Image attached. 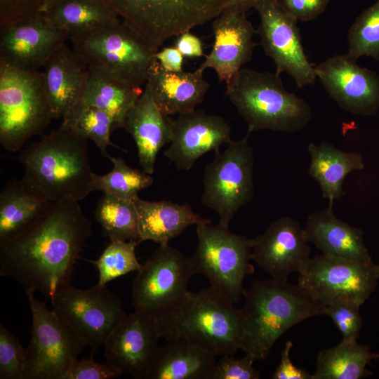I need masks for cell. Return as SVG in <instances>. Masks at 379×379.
Here are the masks:
<instances>
[{"instance_id": "12", "label": "cell", "mask_w": 379, "mask_h": 379, "mask_svg": "<svg viewBox=\"0 0 379 379\" xmlns=\"http://www.w3.org/2000/svg\"><path fill=\"white\" fill-rule=\"evenodd\" d=\"M60 315L91 349L93 357L126 314L119 298L105 286L79 289L72 284L51 299Z\"/></svg>"}, {"instance_id": "35", "label": "cell", "mask_w": 379, "mask_h": 379, "mask_svg": "<svg viewBox=\"0 0 379 379\" xmlns=\"http://www.w3.org/2000/svg\"><path fill=\"white\" fill-rule=\"evenodd\" d=\"M62 122L78 133L93 140L101 154L109 159L108 146H116L110 140L112 133L118 128L114 119L97 107L77 103L63 118Z\"/></svg>"}, {"instance_id": "33", "label": "cell", "mask_w": 379, "mask_h": 379, "mask_svg": "<svg viewBox=\"0 0 379 379\" xmlns=\"http://www.w3.org/2000/svg\"><path fill=\"white\" fill-rule=\"evenodd\" d=\"M95 218L110 241L141 242L133 201L104 193L97 204Z\"/></svg>"}, {"instance_id": "18", "label": "cell", "mask_w": 379, "mask_h": 379, "mask_svg": "<svg viewBox=\"0 0 379 379\" xmlns=\"http://www.w3.org/2000/svg\"><path fill=\"white\" fill-rule=\"evenodd\" d=\"M160 338L154 319L134 311L124 316L105 340V360L123 374L145 379Z\"/></svg>"}, {"instance_id": "1", "label": "cell", "mask_w": 379, "mask_h": 379, "mask_svg": "<svg viewBox=\"0 0 379 379\" xmlns=\"http://www.w3.org/2000/svg\"><path fill=\"white\" fill-rule=\"evenodd\" d=\"M78 201L65 198L50 202L28 227L0 242V275L47 299L71 284L74 267L92 234L91 222Z\"/></svg>"}, {"instance_id": "48", "label": "cell", "mask_w": 379, "mask_h": 379, "mask_svg": "<svg viewBox=\"0 0 379 379\" xmlns=\"http://www.w3.org/2000/svg\"><path fill=\"white\" fill-rule=\"evenodd\" d=\"M58 0H45L44 3L43 4L40 9V13H43L46 11L49 7H51Z\"/></svg>"}, {"instance_id": "42", "label": "cell", "mask_w": 379, "mask_h": 379, "mask_svg": "<svg viewBox=\"0 0 379 379\" xmlns=\"http://www.w3.org/2000/svg\"><path fill=\"white\" fill-rule=\"evenodd\" d=\"M330 0H277L279 8L295 20L310 21L326 8Z\"/></svg>"}, {"instance_id": "20", "label": "cell", "mask_w": 379, "mask_h": 379, "mask_svg": "<svg viewBox=\"0 0 379 379\" xmlns=\"http://www.w3.org/2000/svg\"><path fill=\"white\" fill-rule=\"evenodd\" d=\"M169 121L172 139L164 154L179 170L189 171L204 154L232 141L229 124L219 115L194 110Z\"/></svg>"}, {"instance_id": "40", "label": "cell", "mask_w": 379, "mask_h": 379, "mask_svg": "<svg viewBox=\"0 0 379 379\" xmlns=\"http://www.w3.org/2000/svg\"><path fill=\"white\" fill-rule=\"evenodd\" d=\"M234 354L221 356L215 362L211 379H258L260 372L253 367L255 361L251 355L246 354L241 358H234Z\"/></svg>"}, {"instance_id": "45", "label": "cell", "mask_w": 379, "mask_h": 379, "mask_svg": "<svg viewBox=\"0 0 379 379\" xmlns=\"http://www.w3.org/2000/svg\"><path fill=\"white\" fill-rule=\"evenodd\" d=\"M174 47L185 57L199 58L205 55L201 41L190 31L177 36Z\"/></svg>"}, {"instance_id": "36", "label": "cell", "mask_w": 379, "mask_h": 379, "mask_svg": "<svg viewBox=\"0 0 379 379\" xmlns=\"http://www.w3.org/2000/svg\"><path fill=\"white\" fill-rule=\"evenodd\" d=\"M347 53L354 60L371 57L379 60V0L364 10L347 33Z\"/></svg>"}, {"instance_id": "28", "label": "cell", "mask_w": 379, "mask_h": 379, "mask_svg": "<svg viewBox=\"0 0 379 379\" xmlns=\"http://www.w3.org/2000/svg\"><path fill=\"white\" fill-rule=\"evenodd\" d=\"M307 149L311 157L308 173L319 183L323 197L333 204L344 194L346 176L364 168L363 157L359 152L343 151L327 142L310 143Z\"/></svg>"}, {"instance_id": "32", "label": "cell", "mask_w": 379, "mask_h": 379, "mask_svg": "<svg viewBox=\"0 0 379 379\" xmlns=\"http://www.w3.org/2000/svg\"><path fill=\"white\" fill-rule=\"evenodd\" d=\"M50 202L29 190L20 180L10 182L0 194V242L28 227Z\"/></svg>"}, {"instance_id": "31", "label": "cell", "mask_w": 379, "mask_h": 379, "mask_svg": "<svg viewBox=\"0 0 379 379\" xmlns=\"http://www.w3.org/2000/svg\"><path fill=\"white\" fill-rule=\"evenodd\" d=\"M42 13L69 36L120 20L105 0H58Z\"/></svg>"}, {"instance_id": "10", "label": "cell", "mask_w": 379, "mask_h": 379, "mask_svg": "<svg viewBox=\"0 0 379 379\" xmlns=\"http://www.w3.org/2000/svg\"><path fill=\"white\" fill-rule=\"evenodd\" d=\"M34 292L25 290L32 319L25 379H65L86 345L60 315L34 298Z\"/></svg>"}, {"instance_id": "29", "label": "cell", "mask_w": 379, "mask_h": 379, "mask_svg": "<svg viewBox=\"0 0 379 379\" xmlns=\"http://www.w3.org/2000/svg\"><path fill=\"white\" fill-rule=\"evenodd\" d=\"M109 73L88 66L80 102L108 113L119 128H123L125 118L142 92Z\"/></svg>"}, {"instance_id": "46", "label": "cell", "mask_w": 379, "mask_h": 379, "mask_svg": "<svg viewBox=\"0 0 379 379\" xmlns=\"http://www.w3.org/2000/svg\"><path fill=\"white\" fill-rule=\"evenodd\" d=\"M154 58L166 71H182L183 55L175 47H164L154 54Z\"/></svg>"}, {"instance_id": "30", "label": "cell", "mask_w": 379, "mask_h": 379, "mask_svg": "<svg viewBox=\"0 0 379 379\" xmlns=\"http://www.w3.org/2000/svg\"><path fill=\"white\" fill-rule=\"evenodd\" d=\"M379 353L356 341L342 340L338 345L321 350L317 355L316 371L312 379H360L372 375L366 368Z\"/></svg>"}, {"instance_id": "5", "label": "cell", "mask_w": 379, "mask_h": 379, "mask_svg": "<svg viewBox=\"0 0 379 379\" xmlns=\"http://www.w3.org/2000/svg\"><path fill=\"white\" fill-rule=\"evenodd\" d=\"M226 95L248 126L260 130L293 133L312 115L307 102L284 86L279 75L241 67L226 84Z\"/></svg>"}, {"instance_id": "2", "label": "cell", "mask_w": 379, "mask_h": 379, "mask_svg": "<svg viewBox=\"0 0 379 379\" xmlns=\"http://www.w3.org/2000/svg\"><path fill=\"white\" fill-rule=\"evenodd\" d=\"M25 173L21 182L48 201H80L93 190L88 139L61 124L20 154Z\"/></svg>"}, {"instance_id": "17", "label": "cell", "mask_w": 379, "mask_h": 379, "mask_svg": "<svg viewBox=\"0 0 379 379\" xmlns=\"http://www.w3.org/2000/svg\"><path fill=\"white\" fill-rule=\"evenodd\" d=\"M69 39L42 13L0 27V62L37 70Z\"/></svg>"}, {"instance_id": "47", "label": "cell", "mask_w": 379, "mask_h": 379, "mask_svg": "<svg viewBox=\"0 0 379 379\" xmlns=\"http://www.w3.org/2000/svg\"><path fill=\"white\" fill-rule=\"evenodd\" d=\"M258 0H228L224 10H232L246 13ZM223 10V11H224Z\"/></svg>"}, {"instance_id": "25", "label": "cell", "mask_w": 379, "mask_h": 379, "mask_svg": "<svg viewBox=\"0 0 379 379\" xmlns=\"http://www.w3.org/2000/svg\"><path fill=\"white\" fill-rule=\"evenodd\" d=\"M305 232L307 241L313 243L324 254L361 261L372 260L364 243L363 231L335 216L333 204L310 214Z\"/></svg>"}, {"instance_id": "38", "label": "cell", "mask_w": 379, "mask_h": 379, "mask_svg": "<svg viewBox=\"0 0 379 379\" xmlns=\"http://www.w3.org/2000/svg\"><path fill=\"white\" fill-rule=\"evenodd\" d=\"M26 351L18 338L0 325V379H25Z\"/></svg>"}, {"instance_id": "16", "label": "cell", "mask_w": 379, "mask_h": 379, "mask_svg": "<svg viewBox=\"0 0 379 379\" xmlns=\"http://www.w3.org/2000/svg\"><path fill=\"white\" fill-rule=\"evenodd\" d=\"M317 78L345 111L373 116L379 111V74L359 66L347 53L333 55L314 66Z\"/></svg>"}, {"instance_id": "22", "label": "cell", "mask_w": 379, "mask_h": 379, "mask_svg": "<svg viewBox=\"0 0 379 379\" xmlns=\"http://www.w3.org/2000/svg\"><path fill=\"white\" fill-rule=\"evenodd\" d=\"M203 72H178L164 69L154 58L148 69L146 85L157 107L168 117L195 110L209 88Z\"/></svg>"}, {"instance_id": "21", "label": "cell", "mask_w": 379, "mask_h": 379, "mask_svg": "<svg viewBox=\"0 0 379 379\" xmlns=\"http://www.w3.org/2000/svg\"><path fill=\"white\" fill-rule=\"evenodd\" d=\"M246 13L224 10L213 20V44L211 52L198 69L204 72L211 68L220 82L229 84L242 65L249 62L257 44L253 36L257 34Z\"/></svg>"}, {"instance_id": "37", "label": "cell", "mask_w": 379, "mask_h": 379, "mask_svg": "<svg viewBox=\"0 0 379 379\" xmlns=\"http://www.w3.org/2000/svg\"><path fill=\"white\" fill-rule=\"evenodd\" d=\"M139 244L138 241H110L94 262L98 272V284L105 286L119 277L138 272L142 265L135 255V248Z\"/></svg>"}, {"instance_id": "8", "label": "cell", "mask_w": 379, "mask_h": 379, "mask_svg": "<svg viewBox=\"0 0 379 379\" xmlns=\"http://www.w3.org/2000/svg\"><path fill=\"white\" fill-rule=\"evenodd\" d=\"M196 233L197 247L190 258L194 274L204 275L210 287L237 304L243 296L245 277L255 271L250 262L253 239L218 224L211 225L210 220L197 224Z\"/></svg>"}, {"instance_id": "44", "label": "cell", "mask_w": 379, "mask_h": 379, "mask_svg": "<svg viewBox=\"0 0 379 379\" xmlns=\"http://www.w3.org/2000/svg\"><path fill=\"white\" fill-rule=\"evenodd\" d=\"M293 347L291 340L286 341L281 353L280 362L276 368L274 379H312V374L307 371L295 366L291 358L290 352Z\"/></svg>"}, {"instance_id": "49", "label": "cell", "mask_w": 379, "mask_h": 379, "mask_svg": "<svg viewBox=\"0 0 379 379\" xmlns=\"http://www.w3.org/2000/svg\"><path fill=\"white\" fill-rule=\"evenodd\" d=\"M378 266H379V264H378Z\"/></svg>"}, {"instance_id": "3", "label": "cell", "mask_w": 379, "mask_h": 379, "mask_svg": "<svg viewBox=\"0 0 379 379\" xmlns=\"http://www.w3.org/2000/svg\"><path fill=\"white\" fill-rule=\"evenodd\" d=\"M153 319L165 340H190L220 357L234 354L242 347L245 321L241 308L210 286L187 291Z\"/></svg>"}, {"instance_id": "24", "label": "cell", "mask_w": 379, "mask_h": 379, "mask_svg": "<svg viewBox=\"0 0 379 379\" xmlns=\"http://www.w3.org/2000/svg\"><path fill=\"white\" fill-rule=\"evenodd\" d=\"M43 67L45 89L53 119L63 118L80 102L88 65L65 43Z\"/></svg>"}, {"instance_id": "13", "label": "cell", "mask_w": 379, "mask_h": 379, "mask_svg": "<svg viewBox=\"0 0 379 379\" xmlns=\"http://www.w3.org/2000/svg\"><path fill=\"white\" fill-rule=\"evenodd\" d=\"M298 284L324 306L338 300L363 305L375 290L379 266L321 253L310 258L298 273Z\"/></svg>"}, {"instance_id": "43", "label": "cell", "mask_w": 379, "mask_h": 379, "mask_svg": "<svg viewBox=\"0 0 379 379\" xmlns=\"http://www.w3.org/2000/svg\"><path fill=\"white\" fill-rule=\"evenodd\" d=\"M45 0H0V27L40 13Z\"/></svg>"}, {"instance_id": "14", "label": "cell", "mask_w": 379, "mask_h": 379, "mask_svg": "<svg viewBox=\"0 0 379 379\" xmlns=\"http://www.w3.org/2000/svg\"><path fill=\"white\" fill-rule=\"evenodd\" d=\"M194 274L190 258L168 244L159 245L133 279L134 311L155 318L187 291Z\"/></svg>"}, {"instance_id": "15", "label": "cell", "mask_w": 379, "mask_h": 379, "mask_svg": "<svg viewBox=\"0 0 379 379\" xmlns=\"http://www.w3.org/2000/svg\"><path fill=\"white\" fill-rule=\"evenodd\" d=\"M260 17L257 34L260 44L274 62L276 74L286 72L298 88L312 85L317 76L302 44L298 21L285 13L277 0H258L253 6Z\"/></svg>"}, {"instance_id": "41", "label": "cell", "mask_w": 379, "mask_h": 379, "mask_svg": "<svg viewBox=\"0 0 379 379\" xmlns=\"http://www.w3.org/2000/svg\"><path fill=\"white\" fill-rule=\"evenodd\" d=\"M122 374L108 362L98 363L91 357L77 359L65 379H114Z\"/></svg>"}, {"instance_id": "26", "label": "cell", "mask_w": 379, "mask_h": 379, "mask_svg": "<svg viewBox=\"0 0 379 379\" xmlns=\"http://www.w3.org/2000/svg\"><path fill=\"white\" fill-rule=\"evenodd\" d=\"M215 357L190 340H166L159 346L145 379H211Z\"/></svg>"}, {"instance_id": "7", "label": "cell", "mask_w": 379, "mask_h": 379, "mask_svg": "<svg viewBox=\"0 0 379 379\" xmlns=\"http://www.w3.org/2000/svg\"><path fill=\"white\" fill-rule=\"evenodd\" d=\"M73 50L88 66L101 69L135 87L145 85L157 52L135 29L120 19L69 36Z\"/></svg>"}, {"instance_id": "19", "label": "cell", "mask_w": 379, "mask_h": 379, "mask_svg": "<svg viewBox=\"0 0 379 379\" xmlns=\"http://www.w3.org/2000/svg\"><path fill=\"white\" fill-rule=\"evenodd\" d=\"M253 242L252 260L276 280L287 281L310 259L305 229L291 217L278 218Z\"/></svg>"}, {"instance_id": "23", "label": "cell", "mask_w": 379, "mask_h": 379, "mask_svg": "<svg viewBox=\"0 0 379 379\" xmlns=\"http://www.w3.org/2000/svg\"><path fill=\"white\" fill-rule=\"evenodd\" d=\"M123 128L135 143L142 170L152 175L158 152L171 141L172 130L169 117L157 107L146 84L127 114Z\"/></svg>"}, {"instance_id": "39", "label": "cell", "mask_w": 379, "mask_h": 379, "mask_svg": "<svg viewBox=\"0 0 379 379\" xmlns=\"http://www.w3.org/2000/svg\"><path fill=\"white\" fill-rule=\"evenodd\" d=\"M360 306L350 300H338L325 306L324 314L331 318L343 335L342 340H357L363 324Z\"/></svg>"}, {"instance_id": "11", "label": "cell", "mask_w": 379, "mask_h": 379, "mask_svg": "<svg viewBox=\"0 0 379 379\" xmlns=\"http://www.w3.org/2000/svg\"><path fill=\"white\" fill-rule=\"evenodd\" d=\"M248 135L215 152L205 167L201 201L217 213L218 225L224 227H229L235 213L254 195L253 150Z\"/></svg>"}, {"instance_id": "4", "label": "cell", "mask_w": 379, "mask_h": 379, "mask_svg": "<svg viewBox=\"0 0 379 379\" xmlns=\"http://www.w3.org/2000/svg\"><path fill=\"white\" fill-rule=\"evenodd\" d=\"M241 308L245 334L241 350L265 360L277 340L295 324L324 314L325 306L298 284L274 279L255 280L244 289Z\"/></svg>"}, {"instance_id": "9", "label": "cell", "mask_w": 379, "mask_h": 379, "mask_svg": "<svg viewBox=\"0 0 379 379\" xmlns=\"http://www.w3.org/2000/svg\"><path fill=\"white\" fill-rule=\"evenodd\" d=\"M228 0H105L157 51L168 39L213 20Z\"/></svg>"}, {"instance_id": "6", "label": "cell", "mask_w": 379, "mask_h": 379, "mask_svg": "<svg viewBox=\"0 0 379 379\" xmlns=\"http://www.w3.org/2000/svg\"><path fill=\"white\" fill-rule=\"evenodd\" d=\"M53 119L43 72L0 62V142L16 152Z\"/></svg>"}, {"instance_id": "34", "label": "cell", "mask_w": 379, "mask_h": 379, "mask_svg": "<svg viewBox=\"0 0 379 379\" xmlns=\"http://www.w3.org/2000/svg\"><path fill=\"white\" fill-rule=\"evenodd\" d=\"M112 169L105 175L93 173V190L134 201L140 191L150 187L153 178L144 171L133 168L121 158L109 157Z\"/></svg>"}, {"instance_id": "27", "label": "cell", "mask_w": 379, "mask_h": 379, "mask_svg": "<svg viewBox=\"0 0 379 379\" xmlns=\"http://www.w3.org/2000/svg\"><path fill=\"white\" fill-rule=\"evenodd\" d=\"M133 201L141 241L167 244L188 227L208 220L196 213L187 204H179L166 200L151 201L140 197Z\"/></svg>"}]
</instances>
